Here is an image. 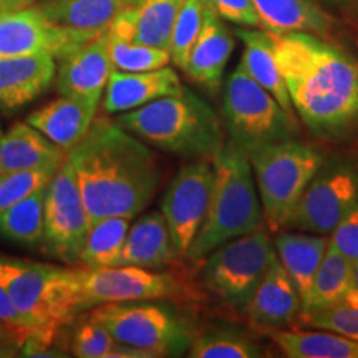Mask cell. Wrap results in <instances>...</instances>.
<instances>
[{"label": "cell", "mask_w": 358, "mask_h": 358, "mask_svg": "<svg viewBox=\"0 0 358 358\" xmlns=\"http://www.w3.org/2000/svg\"><path fill=\"white\" fill-rule=\"evenodd\" d=\"M271 34V32H268ZM294 111L319 136L358 127V60L312 34H271Z\"/></svg>", "instance_id": "6da1fadb"}, {"label": "cell", "mask_w": 358, "mask_h": 358, "mask_svg": "<svg viewBox=\"0 0 358 358\" xmlns=\"http://www.w3.org/2000/svg\"><path fill=\"white\" fill-rule=\"evenodd\" d=\"M92 221L136 217L155 198L159 168L145 141L115 120L95 118L83 140L65 151Z\"/></svg>", "instance_id": "7a4b0ae2"}, {"label": "cell", "mask_w": 358, "mask_h": 358, "mask_svg": "<svg viewBox=\"0 0 358 358\" xmlns=\"http://www.w3.org/2000/svg\"><path fill=\"white\" fill-rule=\"evenodd\" d=\"M115 122L148 145L185 158L213 159L226 143L216 111L187 88L123 111Z\"/></svg>", "instance_id": "3957f363"}, {"label": "cell", "mask_w": 358, "mask_h": 358, "mask_svg": "<svg viewBox=\"0 0 358 358\" xmlns=\"http://www.w3.org/2000/svg\"><path fill=\"white\" fill-rule=\"evenodd\" d=\"M214 185L208 216L187 249L191 261L206 259L219 245L261 229L264 221L248 153L231 140L213 158Z\"/></svg>", "instance_id": "277c9868"}, {"label": "cell", "mask_w": 358, "mask_h": 358, "mask_svg": "<svg viewBox=\"0 0 358 358\" xmlns=\"http://www.w3.org/2000/svg\"><path fill=\"white\" fill-rule=\"evenodd\" d=\"M0 285L35 329L57 335L77 319L75 268L0 257Z\"/></svg>", "instance_id": "5b68a950"}, {"label": "cell", "mask_w": 358, "mask_h": 358, "mask_svg": "<svg viewBox=\"0 0 358 358\" xmlns=\"http://www.w3.org/2000/svg\"><path fill=\"white\" fill-rule=\"evenodd\" d=\"M248 156L267 227L272 232L285 229L324 158L315 148L295 140L266 145Z\"/></svg>", "instance_id": "8992f818"}, {"label": "cell", "mask_w": 358, "mask_h": 358, "mask_svg": "<svg viewBox=\"0 0 358 358\" xmlns=\"http://www.w3.org/2000/svg\"><path fill=\"white\" fill-rule=\"evenodd\" d=\"M222 113L231 141L248 155L272 143L294 140L297 133L294 116L241 65L226 83Z\"/></svg>", "instance_id": "52a82bcc"}, {"label": "cell", "mask_w": 358, "mask_h": 358, "mask_svg": "<svg viewBox=\"0 0 358 358\" xmlns=\"http://www.w3.org/2000/svg\"><path fill=\"white\" fill-rule=\"evenodd\" d=\"M120 343L141 348L153 357H178L189 350L192 332L174 308L151 301L110 302L90 308Z\"/></svg>", "instance_id": "ba28073f"}, {"label": "cell", "mask_w": 358, "mask_h": 358, "mask_svg": "<svg viewBox=\"0 0 358 358\" xmlns=\"http://www.w3.org/2000/svg\"><path fill=\"white\" fill-rule=\"evenodd\" d=\"M274 257L275 248L261 227L214 249L206 259L203 282L222 302L245 310Z\"/></svg>", "instance_id": "9c48e42d"}, {"label": "cell", "mask_w": 358, "mask_h": 358, "mask_svg": "<svg viewBox=\"0 0 358 358\" xmlns=\"http://www.w3.org/2000/svg\"><path fill=\"white\" fill-rule=\"evenodd\" d=\"M181 287L176 275L156 268L136 266L75 268L78 315L101 303L171 299L179 295Z\"/></svg>", "instance_id": "30bf717a"}, {"label": "cell", "mask_w": 358, "mask_h": 358, "mask_svg": "<svg viewBox=\"0 0 358 358\" xmlns=\"http://www.w3.org/2000/svg\"><path fill=\"white\" fill-rule=\"evenodd\" d=\"M92 224L70 161H62L45 194L43 248L48 254L78 264Z\"/></svg>", "instance_id": "8fae6325"}, {"label": "cell", "mask_w": 358, "mask_h": 358, "mask_svg": "<svg viewBox=\"0 0 358 358\" xmlns=\"http://www.w3.org/2000/svg\"><path fill=\"white\" fill-rule=\"evenodd\" d=\"M357 206V169L348 164L320 166L295 206L285 229L329 236Z\"/></svg>", "instance_id": "7c38bea8"}, {"label": "cell", "mask_w": 358, "mask_h": 358, "mask_svg": "<svg viewBox=\"0 0 358 358\" xmlns=\"http://www.w3.org/2000/svg\"><path fill=\"white\" fill-rule=\"evenodd\" d=\"M214 185L213 159L201 158L186 164L164 192L161 213L171 231L179 256H185L208 216Z\"/></svg>", "instance_id": "4fadbf2b"}, {"label": "cell", "mask_w": 358, "mask_h": 358, "mask_svg": "<svg viewBox=\"0 0 358 358\" xmlns=\"http://www.w3.org/2000/svg\"><path fill=\"white\" fill-rule=\"evenodd\" d=\"M95 35L53 24L38 7H25L0 15V58L47 53L60 60Z\"/></svg>", "instance_id": "5bb4252c"}, {"label": "cell", "mask_w": 358, "mask_h": 358, "mask_svg": "<svg viewBox=\"0 0 358 358\" xmlns=\"http://www.w3.org/2000/svg\"><path fill=\"white\" fill-rule=\"evenodd\" d=\"M108 32V30H106ZM101 32L60 58L57 90L60 95L100 100L106 88L113 62L108 50V34Z\"/></svg>", "instance_id": "9a60e30c"}, {"label": "cell", "mask_w": 358, "mask_h": 358, "mask_svg": "<svg viewBox=\"0 0 358 358\" xmlns=\"http://www.w3.org/2000/svg\"><path fill=\"white\" fill-rule=\"evenodd\" d=\"M182 88L178 73L168 65L148 71L113 70L106 83L103 110L106 113H123L158 98L178 95Z\"/></svg>", "instance_id": "2e32d148"}, {"label": "cell", "mask_w": 358, "mask_h": 358, "mask_svg": "<svg viewBox=\"0 0 358 358\" xmlns=\"http://www.w3.org/2000/svg\"><path fill=\"white\" fill-rule=\"evenodd\" d=\"M301 310V295L275 254L245 308L249 322L257 329H279L290 324Z\"/></svg>", "instance_id": "e0dca14e"}, {"label": "cell", "mask_w": 358, "mask_h": 358, "mask_svg": "<svg viewBox=\"0 0 358 358\" xmlns=\"http://www.w3.org/2000/svg\"><path fill=\"white\" fill-rule=\"evenodd\" d=\"M57 73L55 58L47 53L0 58V108L13 110L42 95Z\"/></svg>", "instance_id": "ac0fdd59"}, {"label": "cell", "mask_w": 358, "mask_h": 358, "mask_svg": "<svg viewBox=\"0 0 358 358\" xmlns=\"http://www.w3.org/2000/svg\"><path fill=\"white\" fill-rule=\"evenodd\" d=\"M98 105L100 100L93 98L62 95V98L30 115L27 123L37 128L62 150L69 151L88 133L95 122Z\"/></svg>", "instance_id": "d6986e66"}, {"label": "cell", "mask_w": 358, "mask_h": 358, "mask_svg": "<svg viewBox=\"0 0 358 358\" xmlns=\"http://www.w3.org/2000/svg\"><path fill=\"white\" fill-rule=\"evenodd\" d=\"M179 252L163 213H148L129 226L122 256L116 266L163 268L176 261Z\"/></svg>", "instance_id": "ffe728a7"}, {"label": "cell", "mask_w": 358, "mask_h": 358, "mask_svg": "<svg viewBox=\"0 0 358 358\" xmlns=\"http://www.w3.org/2000/svg\"><path fill=\"white\" fill-rule=\"evenodd\" d=\"M232 50H234L232 32L209 6L203 30L192 47L185 69L187 77L196 83L204 85L206 88L217 90Z\"/></svg>", "instance_id": "44dd1931"}, {"label": "cell", "mask_w": 358, "mask_h": 358, "mask_svg": "<svg viewBox=\"0 0 358 358\" xmlns=\"http://www.w3.org/2000/svg\"><path fill=\"white\" fill-rule=\"evenodd\" d=\"M261 29L271 34L303 32L329 38L334 19L313 0H252Z\"/></svg>", "instance_id": "7402d4cb"}, {"label": "cell", "mask_w": 358, "mask_h": 358, "mask_svg": "<svg viewBox=\"0 0 358 358\" xmlns=\"http://www.w3.org/2000/svg\"><path fill=\"white\" fill-rule=\"evenodd\" d=\"M329 243V236L303 231H285L275 236L274 248L277 257L297 289L302 302L306 301L313 277L324 261Z\"/></svg>", "instance_id": "603a6c76"}, {"label": "cell", "mask_w": 358, "mask_h": 358, "mask_svg": "<svg viewBox=\"0 0 358 358\" xmlns=\"http://www.w3.org/2000/svg\"><path fill=\"white\" fill-rule=\"evenodd\" d=\"M65 151L30 123H17L0 134V176L20 169L58 164Z\"/></svg>", "instance_id": "cb8c5ba5"}, {"label": "cell", "mask_w": 358, "mask_h": 358, "mask_svg": "<svg viewBox=\"0 0 358 358\" xmlns=\"http://www.w3.org/2000/svg\"><path fill=\"white\" fill-rule=\"evenodd\" d=\"M141 0H45L40 10L53 24L82 32L101 34L123 12Z\"/></svg>", "instance_id": "d4e9b609"}, {"label": "cell", "mask_w": 358, "mask_h": 358, "mask_svg": "<svg viewBox=\"0 0 358 358\" xmlns=\"http://www.w3.org/2000/svg\"><path fill=\"white\" fill-rule=\"evenodd\" d=\"M236 35L245 45L243 62H241L245 73L256 80L264 90H267L287 113L294 115L292 101L275 60L271 34L266 30L237 29Z\"/></svg>", "instance_id": "484cf974"}, {"label": "cell", "mask_w": 358, "mask_h": 358, "mask_svg": "<svg viewBox=\"0 0 358 358\" xmlns=\"http://www.w3.org/2000/svg\"><path fill=\"white\" fill-rule=\"evenodd\" d=\"M133 8L123 12L106 32L113 69L118 71H148L166 66L171 62L168 50L133 40Z\"/></svg>", "instance_id": "4316f807"}, {"label": "cell", "mask_w": 358, "mask_h": 358, "mask_svg": "<svg viewBox=\"0 0 358 358\" xmlns=\"http://www.w3.org/2000/svg\"><path fill=\"white\" fill-rule=\"evenodd\" d=\"M353 285V262L329 243L319 271L313 277L301 312L320 310L348 297Z\"/></svg>", "instance_id": "83f0119b"}, {"label": "cell", "mask_w": 358, "mask_h": 358, "mask_svg": "<svg viewBox=\"0 0 358 358\" xmlns=\"http://www.w3.org/2000/svg\"><path fill=\"white\" fill-rule=\"evenodd\" d=\"M272 338L284 355L290 358H358V342L329 330H275Z\"/></svg>", "instance_id": "f1b7e54d"}, {"label": "cell", "mask_w": 358, "mask_h": 358, "mask_svg": "<svg viewBox=\"0 0 358 358\" xmlns=\"http://www.w3.org/2000/svg\"><path fill=\"white\" fill-rule=\"evenodd\" d=\"M131 217L108 216L92 221L80 264L87 268L115 267L122 256Z\"/></svg>", "instance_id": "f546056e"}, {"label": "cell", "mask_w": 358, "mask_h": 358, "mask_svg": "<svg viewBox=\"0 0 358 358\" xmlns=\"http://www.w3.org/2000/svg\"><path fill=\"white\" fill-rule=\"evenodd\" d=\"M186 0H141L133 8V40L169 52L171 34Z\"/></svg>", "instance_id": "4dcf8cb0"}, {"label": "cell", "mask_w": 358, "mask_h": 358, "mask_svg": "<svg viewBox=\"0 0 358 358\" xmlns=\"http://www.w3.org/2000/svg\"><path fill=\"white\" fill-rule=\"evenodd\" d=\"M45 194L47 187L0 211V236L20 244H40L43 241Z\"/></svg>", "instance_id": "1f68e13d"}, {"label": "cell", "mask_w": 358, "mask_h": 358, "mask_svg": "<svg viewBox=\"0 0 358 358\" xmlns=\"http://www.w3.org/2000/svg\"><path fill=\"white\" fill-rule=\"evenodd\" d=\"M187 357L191 358H259L262 348L248 335L229 329L211 330L192 340Z\"/></svg>", "instance_id": "d6a6232c"}, {"label": "cell", "mask_w": 358, "mask_h": 358, "mask_svg": "<svg viewBox=\"0 0 358 358\" xmlns=\"http://www.w3.org/2000/svg\"><path fill=\"white\" fill-rule=\"evenodd\" d=\"M208 10V0H186L179 10L171 34V42H169V55H171L174 65L181 70L186 69L189 53L203 30Z\"/></svg>", "instance_id": "836d02e7"}, {"label": "cell", "mask_w": 358, "mask_h": 358, "mask_svg": "<svg viewBox=\"0 0 358 358\" xmlns=\"http://www.w3.org/2000/svg\"><path fill=\"white\" fill-rule=\"evenodd\" d=\"M70 345L71 353L78 358H111L120 342L88 312L78 317Z\"/></svg>", "instance_id": "e575fe53"}, {"label": "cell", "mask_w": 358, "mask_h": 358, "mask_svg": "<svg viewBox=\"0 0 358 358\" xmlns=\"http://www.w3.org/2000/svg\"><path fill=\"white\" fill-rule=\"evenodd\" d=\"M58 166L60 163L2 174L0 176V211L29 198L35 191L47 187L55 176Z\"/></svg>", "instance_id": "d590c367"}, {"label": "cell", "mask_w": 358, "mask_h": 358, "mask_svg": "<svg viewBox=\"0 0 358 358\" xmlns=\"http://www.w3.org/2000/svg\"><path fill=\"white\" fill-rule=\"evenodd\" d=\"M301 319L315 329L329 330L358 342V299L352 295L320 310L302 312Z\"/></svg>", "instance_id": "8d00e7d4"}, {"label": "cell", "mask_w": 358, "mask_h": 358, "mask_svg": "<svg viewBox=\"0 0 358 358\" xmlns=\"http://www.w3.org/2000/svg\"><path fill=\"white\" fill-rule=\"evenodd\" d=\"M330 244L352 262L358 261V206L337 224L330 234Z\"/></svg>", "instance_id": "74e56055"}, {"label": "cell", "mask_w": 358, "mask_h": 358, "mask_svg": "<svg viewBox=\"0 0 358 358\" xmlns=\"http://www.w3.org/2000/svg\"><path fill=\"white\" fill-rule=\"evenodd\" d=\"M208 2L224 20L244 27H261L252 0H208Z\"/></svg>", "instance_id": "f35d334b"}, {"label": "cell", "mask_w": 358, "mask_h": 358, "mask_svg": "<svg viewBox=\"0 0 358 358\" xmlns=\"http://www.w3.org/2000/svg\"><path fill=\"white\" fill-rule=\"evenodd\" d=\"M30 332L15 329V327L0 320V358L20 357V348L24 342L30 337Z\"/></svg>", "instance_id": "ab89813d"}, {"label": "cell", "mask_w": 358, "mask_h": 358, "mask_svg": "<svg viewBox=\"0 0 358 358\" xmlns=\"http://www.w3.org/2000/svg\"><path fill=\"white\" fill-rule=\"evenodd\" d=\"M0 320L6 322V324H8V325L15 327V329L24 330V332L47 334V332H42V330L35 329V327L30 324V322L27 320L15 307H13L12 301L8 299L6 289H3L2 285H0ZM47 335H52V334H47ZM53 337H55V335H53Z\"/></svg>", "instance_id": "60d3db41"}, {"label": "cell", "mask_w": 358, "mask_h": 358, "mask_svg": "<svg viewBox=\"0 0 358 358\" xmlns=\"http://www.w3.org/2000/svg\"><path fill=\"white\" fill-rule=\"evenodd\" d=\"M35 0H0V8H2L3 13L20 10V8L30 7V3H34Z\"/></svg>", "instance_id": "b9f144b4"}, {"label": "cell", "mask_w": 358, "mask_h": 358, "mask_svg": "<svg viewBox=\"0 0 358 358\" xmlns=\"http://www.w3.org/2000/svg\"><path fill=\"white\" fill-rule=\"evenodd\" d=\"M352 297L358 299V261L353 262V285H352Z\"/></svg>", "instance_id": "7bdbcfd3"}, {"label": "cell", "mask_w": 358, "mask_h": 358, "mask_svg": "<svg viewBox=\"0 0 358 358\" xmlns=\"http://www.w3.org/2000/svg\"><path fill=\"white\" fill-rule=\"evenodd\" d=\"M352 10H353V13H355V15L358 17V0H352Z\"/></svg>", "instance_id": "ee69618b"}, {"label": "cell", "mask_w": 358, "mask_h": 358, "mask_svg": "<svg viewBox=\"0 0 358 358\" xmlns=\"http://www.w3.org/2000/svg\"><path fill=\"white\" fill-rule=\"evenodd\" d=\"M329 2H340V3H345V2H352V0H329Z\"/></svg>", "instance_id": "f6af8a7d"}, {"label": "cell", "mask_w": 358, "mask_h": 358, "mask_svg": "<svg viewBox=\"0 0 358 358\" xmlns=\"http://www.w3.org/2000/svg\"><path fill=\"white\" fill-rule=\"evenodd\" d=\"M2 13H3V10H2V8H0V15H2Z\"/></svg>", "instance_id": "bcb514c9"}, {"label": "cell", "mask_w": 358, "mask_h": 358, "mask_svg": "<svg viewBox=\"0 0 358 358\" xmlns=\"http://www.w3.org/2000/svg\"><path fill=\"white\" fill-rule=\"evenodd\" d=\"M0 134H2V129H0Z\"/></svg>", "instance_id": "7dc6e473"}]
</instances>
